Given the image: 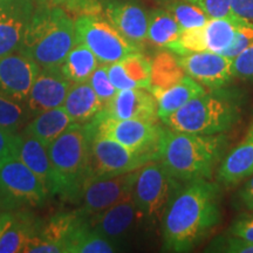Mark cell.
I'll list each match as a JSON object with an SVG mask.
<instances>
[{
  "label": "cell",
  "mask_w": 253,
  "mask_h": 253,
  "mask_svg": "<svg viewBox=\"0 0 253 253\" xmlns=\"http://www.w3.org/2000/svg\"><path fill=\"white\" fill-rule=\"evenodd\" d=\"M181 186V182L173 178L158 160L141 167L131 190L138 220L147 225L162 220L168 203Z\"/></svg>",
  "instance_id": "obj_6"
},
{
  "label": "cell",
  "mask_w": 253,
  "mask_h": 253,
  "mask_svg": "<svg viewBox=\"0 0 253 253\" xmlns=\"http://www.w3.org/2000/svg\"><path fill=\"white\" fill-rule=\"evenodd\" d=\"M28 119H31V116L25 103L18 102L0 94V128L18 132Z\"/></svg>",
  "instance_id": "obj_33"
},
{
  "label": "cell",
  "mask_w": 253,
  "mask_h": 253,
  "mask_svg": "<svg viewBox=\"0 0 253 253\" xmlns=\"http://www.w3.org/2000/svg\"><path fill=\"white\" fill-rule=\"evenodd\" d=\"M221 221L218 183L199 178L175 192L162 217L163 251H192Z\"/></svg>",
  "instance_id": "obj_1"
},
{
  "label": "cell",
  "mask_w": 253,
  "mask_h": 253,
  "mask_svg": "<svg viewBox=\"0 0 253 253\" xmlns=\"http://www.w3.org/2000/svg\"><path fill=\"white\" fill-rule=\"evenodd\" d=\"M221 134L199 135L164 129L157 149V160L181 183L210 179L226 149Z\"/></svg>",
  "instance_id": "obj_2"
},
{
  "label": "cell",
  "mask_w": 253,
  "mask_h": 253,
  "mask_svg": "<svg viewBox=\"0 0 253 253\" xmlns=\"http://www.w3.org/2000/svg\"><path fill=\"white\" fill-rule=\"evenodd\" d=\"M242 19L212 18L202 27L183 31L179 39L169 50L175 55L194 52H213L221 54L232 42L237 27Z\"/></svg>",
  "instance_id": "obj_12"
},
{
  "label": "cell",
  "mask_w": 253,
  "mask_h": 253,
  "mask_svg": "<svg viewBox=\"0 0 253 253\" xmlns=\"http://www.w3.org/2000/svg\"><path fill=\"white\" fill-rule=\"evenodd\" d=\"M88 84H90L95 93H96L97 97L102 101L103 104L108 102L114 95L116 94V91H118L109 79L108 65L107 63H102V65L97 66V68L95 69L93 74L90 75V78L88 79Z\"/></svg>",
  "instance_id": "obj_34"
},
{
  "label": "cell",
  "mask_w": 253,
  "mask_h": 253,
  "mask_svg": "<svg viewBox=\"0 0 253 253\" xmlns=\"http://www.w3.org/2000/svg\"><path fill=\"white\" fill-rule=\"evenodd\" d=\"M167 11L175 18L182 31L202 27L210 19L198 6L188 0H176L170 2Z\"/></svg>",
  "instance_id": "obj_32"
},
{
  "label": "cell",
  "mask_w": 253,
  "mask_h": 253,
  "mask_svg": "<svg viewBox=\"0 0 253 253\" xmlns=\"http://www.w3.org/2000/svg\"><path fill=\"white\" fill-rule=\"evenodd\" d=\"M120 250V243L97 233L89 224L78 237L72 253H113Z\"/></svg>",
  "instance_id": "obj_31"
},
{
  "label": "cell",
  "mask_w": 253,
  "mask_h": 253,
  "mask_svg": "<svg viewBox=\"0 0 253 253\" xmlns=\"http://www.w3.org/2000/svg\"><path fill=\"white\" fill-rule=\"evenodd\" d=\"M253 191V175L250 177V179L246 182V184L243 186V189L239 191V196H244L248 195L250 192Z\"/></svg>",
  "instance_id": "obj_44"
},
{
  "label": "cell",
  "mask_w": 253,
  "mask_h": 253,
  "mask_svg": "<svg viewBox=\"0 0 253 253\" xmlns=\"http://www.w3.org/2000/svg\"><path fill=\"white\" fill-rule=\"evenodd\" d=\"M75 43V20L65 8L43 2L34 9L18 52L41 68L56 67Z\"/></svg>",
  "instance_id": "obj_3"
},
{
  "label": "cell",
  "mask_w": 253,
  "mask_h": 253,
  "mask_svg": "<svg viewBox=\"0 0 253 253\" xmlns=\"http://www.w3.org/2000/svg\"><path fill=\"white\" fill-rule=\"evenodd\" d=\"M253 42V24L243 21L242 24L237 27L235 37H233L232 42L227 48L221 53V55L226 56L229 59H235L238 56L243 50Z\"/></svg>",
  "instance_id": "obj_35"
},
{
  "label": "cell",
  "mask_w": 253,
  "mask_h": 253,
  "mask_svg": "<svg viewBox=\"0 0 253 253\" xmlns=\"http://www.w3.org/2000/svg\"><path fill=\"white\" fill-rule=\"evenodd\" d=\"M209 251L226 252V253H253V242L238 237H220L214 240Z\"/></svg>",
  "instance_id": "obj_36"
},
{
  "label": "cell",
  "mask_w": 253,
  "mask_h": 253,
  "mask_svg": "<svg viewBox=\"0 0 253 253\" xmlns=\"http://www.w3.org/2000/svg\"><path fill=\"white\" fill-rule=\"evenodd\" d=\"M154 160H157V154L136 153L112 138L91 134L90 172L87 181L136 171Z\"/></svg>",
  "instance_id": "obj_10"
},
{
  "label": "cell",
  "mask_w": 253,
  "mask_h": 253,
  "mask_svg": "<svg viewBox=\"0 0 253 253\" xmlns=\"http://www.w3.org/2000/svg\"><path fill=\"white\" fill-rule=\"evenodd\" d=\"M89 224V217L81 210L55 213L48 220L43 221L40 232L25 252L71 253L79 235Z\"/></svg>",
  "instance_id": "obj_11"
},
{
  "label": "cell",
  "mask_w": 253,
  "mask_h": 253,
  "mask_svg": "<svg viewBox=\"0 0 253 253\" xmlns=\"http://www.w3.org/2000/svg\"><path fill=\"white\" fill-rule=\"evenodd\" d=\"M183 71L204 88L226 87L233 78L232 59L213 52H194L177 55Z\"/></svg>",
  "instance_id": "obj_14"
},
{
  "label": "cell",
  "mask_w": 253,
  "mask_h": 253,
  "mask_svg": "<svg viewBox=\"0 0 253 253\" xmlns=\"http://www.w3.org/2000/svg\"><path fill=\"white\" fill-rule=\"evenodd\" d=\"M49 198L42 182L17 155L0 160V209L38 208Z\"/></svg>",
  "instance_id": "obj_7"
},
{
  "label": "cell",
  "mask_w": 253,
  "mask_h": 253,
  "mask_svg": "<svg viewBox=\"0 0 253 253\" xmlns=\"http://www.w3.org/2000/svg\"><path fill=\"white\" fill-rule=\"evenodd\" d=\"M91 134L87 123L73 122L47 149L58 183V195L79 201L90 172Z\"/></svg>",
  "instance_id": "obj_5"
},
{
  "label": "cell",
  "mask_w": 253,
  "mask_h": 253,
  "mask_svg": "<svg viewBox=\"0 0 253 253\" xmlns=\"http://www.w3.org/2000/svg\"><path fill=\"white\" fill-rule=\"evenodd\" d=\"M20 135L21 141L19 144L18 157L42 182L49 197H54L58 195V183L47 145L25 132Z\"/></svg>",
  "instance_id": "obj_23"
},
{
  "label": "cell",
  "mask_w": 253,
  "mask_h": 253,
  "mask_svg": "<svg viewBox=\"0 0 253 253\" xmlns=\"http://www.w3.org/2000/svg\"><path fill=\"white\" fill-rule=\"evenodd\" d=\"M107 20L132 43L141 47L147 41L149 14L141 5L115 0L104 8Z\"/></svg>",
  "instance_id": "obj_19"
},
{
  "label": "cell",
  "mask_w": 253,
  "mask_h": 253,
  "mask_svg": "<svg viewBox=\"0 0 253 253\" xmlns=\"http://www.w3.org/2000/svg\"><path fill=\"white\" fill-rule=\"evenodd\" d=\"M184 77L185 73L177 61V56H173L170 50L160 52L151 60L150 89H166Z\"/></svg>",
  "instance_id": "obj_30"
},
{
  "label": "cell",
  "mask_w": 253,
  "mask_h": 253,
  "mask_svg": "<svg viewBox=\"0 0 253 253\" xmlns=\"http://www.w3.org/2000/svg\"><path fill=\"white\" fill-rule=\"evenodd\" d=\"M198 6L209 18H233L236 17L231 7V0H188Z\"/></svg>",
  "instance_id": "obj_37"
},
{
  "label": "cell",
  "mask_w": 253,
  "mask_h": 253,
  "mask_svg": "<svg viewBox=\"0 0 253 253\" xmlns=\"http://www.w3.org/2000/svg\"><path fill=\"white\" fill-rule=\"evenodd\" d=\"M103 112L119 120H143L157 121V103L154 95L147 89L118 90L104 104Z\"/></svg>",
  "instance_id": "obj_18"
},
{
  "label": "cell",
  "mask_w": 253,
  "mask_h": 253,
  "mask_svg": "<svg viewBox=\"0 0 253 253\" xmlns=\"http://www.w3.org/2000/svg\"><path fill=\"white\" fill-rule=\"evenodd\" d=\"M231 236L253 242V212L242 213L229 227Z\"/></svg>",
  "instance_id": "obj_40"
},
{
  "label": "cell",
  "mask_w": 253,
  "mask_h": 253,
  "mask_svg": "<svg viewBox=\"0 0 253 253\" xmlns=\"http://www.w3.org/2000/svg\"><path fill=\"white\" fill-rule=\"evenodd\" d=\"M253 175V119L242 141L220 161L217 182L235 186Z\"/></svg>",
  "instance_id": "obj_20"
},
{
  "label": "cell",
  "mask_w": 253,
  "mask_h": 253,
  "mask_svg": "<svg viewBox=\"0 0 253 253\" xmlns=\"http://www.w3.org/2000/svg\"><path fill=\"white\" fill-rule=\"evenodd\" d=\"M43 220L30 211H13V220L0 239V253L25 252L40 232Z\"/></svg>",
  "instance_id": "obj_24"
},
{
  "label": "cell",
  "mask_w": 253,
  "mask_h": 253,
  "mask_svg": "<svg viewBox=\"0 0 253 253\" xmlns=\"http://www.w3.org/2000/svg\"><path fill=\"white\" fill-rule=\"evenodd\" d=\"M20 141V134L0 128V160L8 156H14V155L18 156Z\"/></svg>",
  "instance_id": "obj_41"
},
{
  "label": "cell",
  "mask_w": 253,
  "mask_h": 253,
  "mask_svg": "<svg viewBox=\"0 0 253 253\" xmlns=\"http://www.w3.org/2000/svg\"><path fill=\"white\" fill-rule=\"evenodd\" d=\"M108 75L118 90L141 89L151 87V60L141 52L132 53L126 58L108 65Z\"/></svg>",
  "instance_id": "obj_22"
},
{
  "label": "cell",
  "mask_w": 253,
  "mask_h": 253,
  "mask_svg": "<svg viewBox=\"0 0 253 253\" xmlns=\"http://www.w3.org/2000/svg\"><path fill=\"white\" fill-rule=\"evenodd\" d=\"M137 170L123 175L89 179L82 188L80 210L87 217H94L113 207L132 190Z\"/></svg>",
  "instance_id": "obj_13"
},
{
  "label": "cell",
  "mask_w": 253,
  "mask_h": 253,
  "mask_svg": "<svg viewBox=\"0 0 253 253\" xmlns=\"http://www.w3.org/2000/svg\"><path fill=\"white\" fill-rule=\"evenodd\" d=\"M72 123L71 116L63 106H60L34 116V119L26 126L24 132L38 138L48 147Z\"/></svg>",
  "instance_id": "obj_27"
},
{
  "label": "cell",
  "mask_w": 253,
  "mask_h": 253,
  "mask_svg": "<svg viewBox=\"0 0 253 253\" xmlns=\"http://www.w3.org/2000/svg\"><path fill=\"white\" fill-rule=\"evenodd\" d=\"M87 125L91 134L106 136L141 154H157L164 131L157 121L114 119L103 110L97 113Z\"/></svg>",
  "instance_id": "obj_9"
},
{
  "label": "cell",
  "mask_w": 253,
  "mask_h": 253,
  "mask_svg": "<svg viewBox=\"0 0 253 253\" xmlns=\"http://www.w3.org/2000/svg\"><path fill=\"white\" fill-rule=\"evenodd\" d=\"M41 67L19 52L0 58V94L25 103Z\"/></svg>",
  "instance_id": "obj_15"
},
{
  "label": "cell",
  "mask_w": 253,
  "mask_h": 253,
  "mask_svg": "<svg viewBox=\"0 0 253 253\" xmlns=\"http://www.w3.org/2000/svg\"><path fill=\"white\" fill-rule=\"evenodd\" d=\"M231 7L237 18L253 24V0H231Z\"/></svg>",
  "instance_id": "obj_42"
},
{
  "label": "cell",
  "mask_w": 253,
  "mask_h": 253,
  "mask_svg": "<svg viewBox=\"0 0 253 253\" xmlns=\"http://www.w3.org/2000/svg\"><path fill=\"white\" fill-rule=\"evenodd\" d=\"M157 103L158 119L162 120L177 112L181 107L198 95L205 93V88L185 74V77L173 86L166 89H150Z\"/></svg>",
  "instance_id": "obj_25"
},
{
  "label": "cell",
  "mask_w": 253,
  "mask_h": 253,
  "mask_svg": "<svg viewBox=\"0 0 253 253\" xmlns=\"http://www.w3.org/2000/svg\"><path fill=\"white\" fill-rule=\"evenodd\" d=\"M71 86L72 82L63 75L60 66L41 68L25 101L31 118L62 106Z\"/></svg>",
  "instance_id": "obj_16"
},
{
  "label": "cell",
  "mask_w": 253,
  "mask_h": 253,
  "mask_svg": "<svg viewBox=\"0 0 253 253\" xmlns=\"http://www.w3.org/2000/svg\"><path fill=\"white\" fill-rule=\"evenodd\" d=\"M77 43L87 46L101 63L118 62L129 54L141 52L138 47L97 14H81L75 19Z\"/></svg>",
  "instance_id": "obj_8"
},
{
  "label": "cell",
  "mask_w": 253,
  "mask_h": 253,
  "mask_svg": "<svg viewBox=\"0 0 253 253\" xmlns=\"http://www.w3.org/2000/svg\"><path fill=\"white\" fill-rule=\"evenodd\" d=\"M34 9L33 0H0V58L18 52Z\"/></svg>",
  "instance_id": "obj_17"
},
{
  "label": "cell",
  "mask_w": 253,
  "mask_h": 253,
  "mask_svg": "<svg viewBox=\"0 0 253 253\" xmlns=\"http://www.w3.org/2000/svg\"><path fill=\"white\" fill-rule=\"evenodd\" d=\"M13 220V211L2 210L0 212V239Z\"/></svg>",
  "instance_id": "obj_43"
},
{
  "label": "cell",
  "mask_w": 253,
  "mask_h": 253,
  "mask_svg": "<svg viewBox=\"0 0 253 253\" xmlns=\"http://www.w3.org/2000/svg\"><path fill=\"white\" fill-rule=\"evenodd\" d=\"M242 94L221 87L192 97L177 112L161 121L175 131L217 135L233 128L242 118Z\"/></svg>",
  "instance_id": "obj_4"
},
{
  "label": "cell",
  "mask_w": 253,
  "mask_h": 253,
  "mask_svg": "<svg viewBox=\"0 0 253 253\" xmlns=\"http://www.w3.org/2000/svg\"><path fill=\"white\" fill-rule=\"evenodd\" d=\"M62 106L73 122L87 123L103 109L104 104L86 81L72 84Z\"/></svg>",
  "instance_id": "obj_26"
},
{
  "label": "cell",
  "mask_w": 253,
  "mask_h": 253,
  "mask_svg": "<svg viewBox=\"0 0 253 253\" xmlns=\"http://www.w3.org/2000/svg\"><path fill=\"white\" fill-rule=\"evenodd\" d=\"M42 2L60 6L73 12H81L82 14H97L99 0H41Z\"/></svg>",
  "instance_id": "obj_39"
},
{
  "label": "cell",
  "mask_w": 253,
  "mask_h": 253,
  "mask_svg": "<svg viewBox=\"0 0 253 253\" xmlns=\"http://www.w3.org/2000/svg\"><path fill=\"white\" fill-rule=\"evenodd\" d=\"M233 78L253 80V42L232 60Z\"/></svg>",
  "instance_id": "obj_38"
},
{
  "label": "cell",
  "mask_w": 253,
  "mask_h": 253,
  "mask_svg": "<svg viewBox=\"0 0 253 253\" xmlns=\"http://www.w3.org/2000/svg\"><path fill=\"white\" fill-rule=\"evenodd\" d=\"M136 220H138V214L131 192L103 212L89 218L91 227L97 233L116 243L131 230Z\"/></svg>",
  "instance_id": "obj_21"
},
{
  "label": "cell",
  "mask_w": 253,
  "mask_h": 253,
  "mask_svg": "<svg viewBox=\"0 0 253 253\" xmlns=\"http://www.w3.org/2000/svg\"><path fill=\"white\" fill-rule=\"evenodd\" d=\"M182 32L170 12L166 9H154L149 13L147 40L154 46L169 50L179 39Z\"/></svg>",
  "instance_id": "obj_28"
},
{
  "label": "cell",
  "mask_w": 253,
  "mask_h": 253,
  "mask_svg": "<svg viewBox=\"0 0 253 253\" xmlns=\"http://www.w3.org/2000/svg\"><path fill=\"white\" fill-rule=\"evenodd\" d=\"M99 66V60L87 46L75 43L60 65V69L72 84L86 82Z\"/></svg>",
  "instance_id": "obj_29"
}]
</instances>
